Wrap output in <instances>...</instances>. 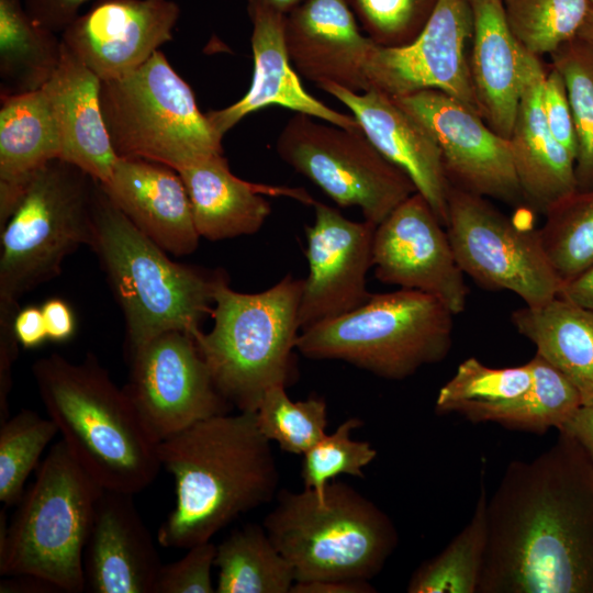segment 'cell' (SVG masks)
I'll list each match as a JSON object with an SVG mask.
<instances>
[{
    "mask_svg": "<svg viewBox=\"0 0 593 593\" xmlns=\"http://www.w3.org/2000/svg\"><path fill=\"white\" fill-rule=\"evenodd\" d=\"M273 4L280 9L284 14L289 13L293 8H295L303 0H270Z\"/></svg>",
    "mask_w": 593,
    "mask_h": 593,
    "instance_id": "52",
    "label": "cell"
},
{
    "mask_svg": "<svg viewBox=\"0 0 593 593\" xmlns=\"http://www.w3.org/2000/svg\"><path fill=\"white\" fill-rule=\"evenodd\" d=\"M472 31L470 0H439L413 42L373 48L366 66L368 90L392 98L438 90L479 114L469 68Z\"/></svg>",
    "mask_w": 593,
    "mask_h": 593,
    "instance_id": "14",
    "label": "cell"
},
{
    "mask_svg": "<svg viewBox=\"0 0 593 593\" xmlns=\"http://www.w3.org/2000/svg\"><path fill=\"white\" fill-rule=\"evenodd\" d=\"M470 521L436 556L411 575L409 593H477L488 542L484 472Z\"/></svg>",
    "mask_w": 593,
    "mask_h": 593,
    "instance_id": "33",
    "label": "cell"
},
{
    "mask_svg": "<svg viewBox=\"0 0 593 593\" xmlns=\"http://www.w3.org/2000/svg\"><path fill=\"white\" fill-rule=\"evenodd\" d=\"M293 115L280 132L276 150L295 171L322 189L338 206H357L376 226L417 192L410 177L387 159L361 128Z\"/></svg>",
    "mask_w": 593,
    "mask_h": 593,
    "instance_id": "11",
    "label": "cell"
},
{
    "mask_svg": "<svg viewBox=\"0 0 593 593\" xmlns=\"http://www.w3.org/2000/svg\"><path fill=\"white\" fill-rule=\"evenodd\" d=\"M100 87L101 80L63 43L59 65L43 87L59 130L60 159L105 183L119 156L101 111Z\"/></svg>",
    "mask_w": 593,
    "mask_h": 593,
    "instance_id": "25",
    "label": "cell"
},
{
    "mask_svg": "<svg viewBox=\"0 0 593 593\" xmlns=\"http://www.w3.org/2000/svg\"><path fill=\"white\" fill-rule=\"evenodd\" d=\"M123 387L138 417L158 444L204 418L228 413L192 335L168 331L130 355Z\"/></svg>",
    "mask_w": 593,
    "mask_h": 593,
    "instance_id": "13",
    "label": "cell"
},
{
    "mask_svg": "<svg viewBox=\"0 0 593 593\" xmlns=\"http://www.w3.org/2000/svg\"><path fill=\"white\" fill-rule=\"evenodd\" d=\"M94 179L53 159L31 177L9 220L0 227V304L19 299L58 276L65 258L93 238Z\"/></svg>",
    "mask_w": 593,
    "mask_h": 593,
    "instance_id": "10",
    "label": "cell"
},
{
    "mask_svg": "<svg viewBox=\"0 0 593 593\" xmlns=\"http://www.w3.org/2000/svg\"><path fill=\"white\" fill-rule=\"evenodd\" d=\"M577 37L593 48V5H591Z\"/></svg>",
    "mask_w": 593,
    "mask_h": 593,
    "instance_id": "51",
    "label": "cell"
},
{
    "mask_svg": "<svg viewBox=\"0 0 593 593\" xmlns=\"http://www.w3.org/2000/svg\"><path fill=\"white\" fill-rule=\"evenodd\" d=\"M103 488L59 439L37 467L10 524L0 512V574L86 591L83 555Z\"/></svg>",
    "mask_w": 593,
    "mask_h": 593,
    "instance_id": "5",
    "label": "cell"
},
{
    "mask_svg": "<svg viewBox=\"0 0 593 593\" xmlns=\"http://www.w3.org/2000/svg\"><path fill=\"white\" fill-rule=\"evenodd\" d=\"M101 184L123 214L166 253L179 257L197 249L201 236L178 171L147 159L119 157Z\"/></svg>",
    "mask_w": 593,
    "mask_h": 593,
    "instance_id": "23",
    "label": "cell"
},
{
    "mask_svg": "<svg viewBox=\"0 0 593 593\" xmlns=\"http://www.w3.org/2000/svg\"><path fill=\"white\" fill-rule=\"evenodd\" d=\"M161 561L133 494L103 490L83 555L93 593H154Z\"/></svg>",
    "mask_w": 593,
    "mask_h": 593,
    "instance_id": "21",
    "label": "cell"
},
{
    "mask_svg": "<svg viewBox=\"0 0 593 593\" xmlns=\"http://www.w3.org/2000/svg\"><path fill=\"white\" fill-rule=\"evenodd\" d=\"M247 12L253 26V80L237 102L205 113L214 132L223 138L246 115L268 105H281L345 128H361L353 114L328 108L302 87L284 42L286 14L270 0H248Z\"/></svg>",
    "mask_w": 593,
    "mask_h": 593,
    "instance_id": "20",
    "label": "cell"
},
{
    "mask_svg": "<svg viewBox=\"0 0 593 593\" xmlns=\"http://www.w3.org/2000/svg\"><path fill=\"white\" fill-rule=\"evenodd\" d=\"M13 331L20 345L34 348L47 338L41 307L27 306L19 310L14 316Z\"/></svg>",
    "mask_w": 593,
    "mask_h": 593,
    "instance_id": "47",
    "label": "cell"
},
{
    "mask_svg": "<svg viewBox=\"0 0 593 593\" xmlns=\"http://www.w3.org/2000/svg\"><path fill=\"white\" fill-rule=\"evenodd\" d=\"M0 100V190L22 193L40 167L60 159L59 130L43 88Z\"/></svg>",
    "mask_w": 593,
    "mask_h": 593,
    "instance_id": "29",
    "label": "cell"
},
{
    "mask_svg": "<svg viewBox=\"0 0 593 593\" xmlns=\"http://www.w3.org/2000/svg\"><path fill=\"white\" fill-rule=\"evenodd\" d=\"M179 560L161 564L154 593H214L212 581L216 545L211 540L187 549Z\"/></svg>",
    "mask_w": 593,
    "mask_h": 593,
    "instance_id": "42",
    "label": "cell"
},
{
    "mask_svg": "<svg viewBox=\"0 0 593 593\" xmlns=\"http://www.w3.org/2000/svg\"><path fill=\"white\" fill-rule=\"evenodd\" d=\"M454 315L440 300L418 290L371 294L359 307L301 331L296 350L310 359L342 360L402 380L448 355Z\"/></svg>",
    "mask_w": 593,
    "mask_h": 593,
    "instance_id": "8",
    "label": "cell"
},
{
    "mask_svg": "<svg viewBox=\"0 0 593 593\" xmlns=\"http://www.w3.org/2000/svg\"><path fill=\"white\" fill-rule=\"evenodd\" d=\"M284 42L296 72L318 87L369 89L366 66L377 44L345 0H303L286 14Z\"/></svg>",
    "mask_w": 593,
    "mask_h": 593,
    "instance_id": "19",
    "label": "cell"
},
{
    "mask_svg": "<svg viewBox=\"0 0 593 593\" xmlns=\"http://www.w3.org/2000/svg\"><path fill=\"white\" fill-rule=\"evenodd\" d=\"M175 480L174 510L157 532L166 548L211 540L238 516L271 502L279 471L255 412L214 415L157 444Z\"/></svg>",
    "mask_w": 593,
    "mask_h": 593,
    "instance_id": "2",
    "label": "cell"
},
{
    "mask_svg": "<svg viewBox=\"0 0 593 593\" xmlns=\"http://www.w3.org/2000/svg\"><path fill=\"white\" fill-rule=\"evenodd\" d=\"M366 35L381 47L413 42L439 0H345Z\"/></svg>",
    "mask_w": 593,
    "mask_h": 593,
    "instance_id": "41",
    "label": "cell"
},
{
    "mask_svg": "<svg viewBox=\"0 0 593 593\" xmlns=\"http://www.w3.org/2000/svg\"><path fill=\"white\" fill-rule=\"evenodd\" d=\"M558 432L574 437L593 458V403L582 404Z\"/></svg>",
    "mask_w": 593,
    "mask_h": 593,
    "instance_id": "49",
    "label": "cell"
},
{
    "mask_svg": "<svg viewBox=\"0 0 593 593\" xmlns=\"http://www.w3.org/2000/svg\"><path fill=\"white\" fill-rule=\"evenodd\" d=\"M216 593H290L295 575L264 525L234 529L216 545Z\"/></svg>",
    "mask_w": 593,
    "mask_h": 593,
    "instance_id": "31",
    "label": "cell"
},
{
    "mask_svg": "<svg viewBox=\"0 0 593 593\" xmlns=\"http://www.w3.org/2000/svg\"><path fill=\"white\" fill-rule=\"evenodd\" d=\"M255 413L262 435L287 452L303 455L326 435L325 400L292 401L284 385L270 388Z\"/></svg>",
    "mask_w": 593,
    "mask_h": 593,
    "instance_id": "39",
    "label": "cell"
},
{
    "mask_svg": "<svg viewBox=\"0 0 593 593\" xmlns=\"http://www.w3.org/2000/svg\"><path fill=\"white\" fill-rule=\"evenodd\" d=\"M545 215L540 240L563 284L593 267V189L574 191Z\"/></svg>",
    "mask_w": 593,
    "mask_h": 593,
    "instance_id": "34",
    "label": "cell"
},
{
    "mask_svg": "<svg viewBox=\"0 0 593 593\" xmlns=\"http://www.w3.org/2000/svg\"><path fill=\"white\" fill-rule=\"evenodd\" d=\"M591 4L593 5V0H590Z\"/></svg>",
    "mask_w": 593,
    "mask_h": 593,
    "instance_id": "53",
    "label": "cell"
},
{
    "mask_svg": "<svg viewBox=\"0 0 593 593\" xmlns=\"http://www.w3.org/2000/svg\"><path fill=\"white\" fill-rule=\"evenodd\" d=\"M201 237L221 240L258 232L271 212L262 194H286L313 204L304 191L256 184L233 175L223 154L178 170Z\"/></svg>",
    "mask_w": 593,
    "mask_h": 593,
    "instance_id": "26",
    "label": "cell"
},
{
    "mask_svg": "<svg viewBox=\"0 0 593 593\" xmlns=\"http://www.w3.org/2000/svg\"><path fill=\"white\" fill-rule=\"evenodd\" d=\"M559 296L593 311V267L564 282Z\"/></svg>",
    "mask_w": 593,
    "mask_h": 593,
    "instance_id": "50",
    "label": "cell"
},
{
    "mask_svg": "<svg viewBox=\"0 0 593 593\" xmlns=\"http://www.w3.org/2000/svg\"><path fill=\"white\" fill-rule=\"evenodd\" d=\"M511 461L486 503L477 593H593V458L572 436Z\"/></svg>",
    "mask_w": 593,
    "mask_h": 593,
    "instance_id": "1",
    "label": "cell"
},
{
    "mask_svg": "<svg viewBox=\"0 0 593 593\" xmlns=\"http://www.w3.org/2000/svg\"><path fill=\"white\" fill-rule=\"evenodd\" d=\"M506 23L518 44L537 57L572 41L590 11V0H502Z\"/></svg>",
    "mask_w": 593,
    "mask_h": 593,
    "instance_id": "36",
    "label": "cell"
},
{
    "mask_svg": "<svg viewBox=\"0 0 593 593\" xmlns=\"http://www.w3.org/2000/svg\"><path fill=\"white\" fill-rule=\"evenodd\" d=\"M530 378L528 362L492 368L470 357L439 389L435 411L437 414L456 413L472 423H495L513 401L526 391Z\"/></svg>",
    "mask_w": 593,
    "mask_h": 593,
    "instance_id": "32",
    "label": "cell"
},
{
    "mask_svg": "<svg viewBox=\"0 0 593 593\" xmlns=\"http://www.w3.org/2000/svg\"><path fill=\"white\" fill-rule=\"evenodd\" d=\"M445 227L459 267L480 286L511 291L527 306L559 295L538 230L522 228L488 198L450 184Z\"/></svg>",
    "mask_w": 593,
    "mask_h": 593,
    "instance_id": "12",
    "label": "cell"
},
{
    "mask_svg": "<svg viewBox=\"0 0 593 593\" xmlns=\"http://www.w3.org/2000/svg\"><path fill=\"white\" fill-rule=\"evenodd\" d=\"M547 69L540 57L522 53V89L508 138L524 202L544 214L578 190L575 158L552 136L542 109Z\"/></svg>",
    "mask_w": 593,
    "mask_h": 593,
    "instance_id": "24",
    "label": "cell"
},
{
    "mask_svg": "<svg viewBox=\"0 0 593 593\" xmlns=\"http://www.w3.org/2000/svg\"><path fill=\"white\" fill-rule=\"evenodd\" d=\"M171 0H97L61 32L64 45L101 81L136 70L172 40Z\"/></svg>",
    "mask_w": 593,
    "mask_h": 593,
    "instance_id": "18",
    "label": "cell"
},
{
    "mask_svg": "<svg viewBox=\"0 0 593 593\" xmlns=\"http://www.w3.org/2000/svg\"><path fill=\"white\" fill-rule=\"evenodd\" d=\"M551 64L561 74L577 133L578 190L593 189V48L575 37L553 52Z\"/></svg>",
    "mask_w": 593,
    "mask_h": 593,
    "instance_id": "38",
    "label": "cell"
},
{
    "mask_svg": "<svg viewBox=\"0 0 593 593\" xmlns=\"http://www.w3.org/2000/svg\"><path fill=\"white\" fill-rule=\"evenodd\" d=\"M372 266L383 283L432 294L455 315L466 310L465 273L445 225L418 192L376 226Z\"/></svg>",
    "mask_w": 593,
    "mask_h": 593,
    "instance_id": "16",
    "label": "cell"
},
{
    "mask_svg": "<svg viewBox=\"0 0 593 593\" xmlns=\"http://www.w3.org/2000/svg\"><path fill=\"white\" fill-rule=\"evenodd\" d=\"M530 383L495 423L511 429L545 433L560 429L582 405L575 387L539 355L529 361Z\"/></svg>",
    "mask_w": 593,
    "mask_h": 593,
    "instance_id": "35",
    "label": "cell"
},
{
    "mask_svg": "<svg viewBox=\"0 0 593 593\" xmlns=\"http://www.w3.org/2000/svg\"><path fill=\"white\" fill-rule=\"evenodd\" d=\"M320 88L350 110L369 141L410 177L446 225L450 183L439 147L426 127L390 96L377 90L354 92L336 85Z\"/></svg>",
    "mask_w": 593,
    "mask_h": 593,
    "instance_id": "22",
    "label": "cell"
},
{
    "mask_svg": "<svg viewBox=\"0 0 593 593\" xmlns=\"http://www.w3.org/2000/svg\"><path fill=\"white\" fill-rule=\"evenodd\" d=\"M472 40L469 68L479 114L510 138L522 89L523 47L505 19L502 0H470Z\"/></svg>",
    "mask_w": 593,
    "mask_h": 593,
    "instance_id": "27",
    "label": "cell"
},
{
    "mask_svg": "<svg viewBox=\"0 0 593 593\" xmlns=\"http://www.w3.org/2000/svg\"><path fill=\"white\" fill-rule=\"evenodd\" d=\"M32 373L60 439L103 489L134 495L155 480L157 444L93 355L72 362L52 354L37 359Z\"/></svg>",
    "mask_w": 593,
    "mask_h": 593,
    "instance_id": "3",
    "label": "cell"
},
{
    "mask_svg": "<svg viewBox=\"0 0 593 593\" xmlns=\"http://www.w3.org/2000/svg\"><path fill=\"white\" fill-rule=\"evenodd\" d=\"M313 205L314 222L305 227L309 275L299 307L301 331L350 312L371 296L367 272L372 267L376 225L348 220L321 202Z\"/></svg>",
    "mask_w": 593,
    "mask_h": 593,
    "instance_id": "17",
    "label": "cell"
},
{
    "mask_svg": "<svg viewBox=\"0 0 593 593\" xmlns=\"http://www.w3.org/2000/svg\"><path fill=\"white\" fill-rule=\"evenodd\" d=\"M264 527L293 568L295 582L376 577L398 546L392 519L336 479L324 499L314 491L279 490Z\"/></svg>",
    "mask_w": 593,
    "mask_h": 593,
    "instance_id": "7",
    "label": "cell"
},
{
    "mask_svg": "<svg viewBox=\"0 0 593 593\" xmlns=\"http://www.w3.org/2000/svg\"><path fill=\"white\" fill-rule=\"evenodd\" d=\"M88 1L90 0H24V7L37 24L58 33L80 14L81 5Z\"/></svg>",
    "mask_w": 593,
    "mask_h": 593,
    "instance_id": "45",
    "label": "cell"
},
{
    "mask_svg": "<svg viewBox=\"0 0 593 593\" xmlns=\"http://www.w3.org/2000/svg\"><path fill=\"white\" fill-rule=\"evenodd\" d=\"M47 338L53 342H65L75 332V317L69 305L61 299L47 300L42 305Z\"/></svg>",
    "mask_w": 593,
    "mask_h": 593,
    "instance_id": "46",
    "label": "cell"
},
{
    "mask_svg": "<svg viewBox=\"0 0 593 593\" xmlns=\"http://www.w3.org/2000/svg\"><path fill=\"white\" fill-rule=\"evenodd\" d=\"M100 105L119 157L178 171L223 154L222 138L200 111L192 89L159 49L127 76L101 81Z\"/></svg>",
    "mask_w": 593,
    "mask_h": 593,
    "instance_id": "9",
    "label": "cell"
},
{
    "mask_svg": "<svg viewBox=\"0 0 593 593\" xmlns=\"http://www.w3.org/2000/svg\"><path fill=\"white\" fill-rule=\"evenodd\" d=\"M362 423L357 417L346 419L303 454L301 478L304 489L324 499L326 485L337 475L363 478V468L376 459L377 450L368 441L351 438L353 430Z\"/></svg>",
    "mask_w": 593,
    "mask_h": 593,
    "instance_id": "40",
    "label": "cell"
},
{
    "mask_svg": "<svg viewBox=\"0 0 593 593\" xmlns=\"http://www.w3.org/2000/svg\"><path fill=\"white\" fill-rule=\"evenodd\" d=\"M93 238L111 289L123 311L128 354L168 331L193 335L213 306L220 271L172 261L115 205L94 179Z\"/></svg>",
    "mask_w": 593,
    "mask_h": 593,
    "instance_id": "4",
    "label": "cell"
},
{
    "mask_svg": "<svg viewBox=\"0 0 593 593\" xmlns=\"http://www.w3.org/2000/svg\"><path fill=\"white\" fill-rule=\"evenodd\" d=\"M374 588L365 580H321L294 582L291 593H372Z\"/></svg>",
    "mask_w": 593,
    "mask_h": 593,
    "instance_id": "48",
    "label": "cell"
},
{
    "mask_svg": "<svg viewBox=\"0 0 593 593\" xmlns=\"http://www.w3.org/2000/svg\"><path fill=\"white\" fill-rule=\"evenodd\" d=\"M511 320L536 354L575 387L582 404L593 403V311L558 295L514 311Z\"/></svg>",
    "mask_w": 593,
    "mask_h": 593,
    "instance_id": "28",
    "label": "cell"
},
{
    "mask_svg": "<svg viewBox=\"0 0 593 593\" xmlns=\"http://www.w3.org/2000/svg\"><path fill=\"white\" fill-rule=\"evenodd\" d=\"M303 279L286 276L259 293L230 288L220 271L209 333L192 336L215 388L238 411L256 412L272 387H287L300 335Z\"/></svg>",
    "mask_w": 593,
    "mask_h": 593,
    "instance_id": "6",
    "label": "cell"
},
{
    "mask_svg": "<svg viewBox=\"0 0 593 593\" xmlns=\"http://www.w3.org/2000/svg\"><path fill=\"white\" fill-rule=\"evenodd\" d=\"M18 311L19 306L0 305V424L10 417L8 398L19 345L13 331V321Z\"/></svg>",
    "mask_w": 593,
    "mask_h": 593,
    "instance_id": "44",
    "label": "cell"
},
{
    "mask_svg": "<svg viewBox=\"0 0 593 593\" xmlns=\"http://www.w3.org/2000/svg\"><path fill=\"white\" fill-rule=\"evenodd\" d=\"M58 428L49 417L22 409L0 424V501L16 505L25 482Z\"/></svg>",
    "mask_w": 593,
    "mask_h": 593,
    "instance_id": "37",
    "label": "cell"
},
{
    "mask_svg": "<svg viewBox=\"0 0 593 593\" xmlns=\"http://www.w3.org/2000/svg\"><path fill=\"white\" fill-rule=\"evenodd\" d=\"M61 38L37 24L21 0H0V96L42 89L57 69Z\"/></svg>",
    "mask_w": 593,
    "mask_h": 593,
    "instance_id": "30",
    "label": "cell"
},
{
    "mask_svg": "<svg viewBox=\"0 0 593 593\" xmlns=\"http://www.w3.org/2000/svg\"><path fill=\"white\" fill-rule=\"evenodd\" d=\"M541 99L552 136L575 158L578 144L572 110L564 80L552 65L545 75Z\"/></svg>",
    "mask_w": 593,
    "mask_h": 593,
    "instance_id": "43",
    "label": "cell"
},
{
    "mask_svg": "<svg viewBox=\"0 0 593 593\" xmlns=\"http://www.w3.org/2000/svg\"><path fill=\"white\" fill-rule=\"evenodd\" d=\"M392 99L430 133L451 186L508 204L524 202L508 139L477 112L438 90Z\"/></svg>",
    "mask_w": 593,
    "mask_h": 593,
    "instance_id": "15",
    "label": "cell"
}]
</instances>
